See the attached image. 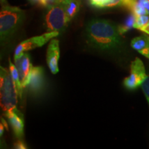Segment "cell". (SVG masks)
Segmentation results:
<instances>
[{"label": "cell", "instance_id": "cell-5", "mask_svg": "<svg viewBox=\"0 0 149 149\" xmlns=\"http://www.w3.org/2000/svg\"><path fill=\"white\" fill-rule=\"evenodd\" d=\"M59 35V32L53 31V32L46 33L40 36L33 37L23 41L17 46L15 51V59H17L18 57H19L20 56L28 51L44 46L48 41L51 40L52 39L58 36Z\"/></svg>", "mask_w": 149, "mask_h": 149}, {"label": "cell", "instance_id": "cell-21", "mask_svg": "<svg viewBox=\"0 0 149 149\" xmlns=\"http://www.w3.org/2000/svg\"><path fill=\"white\" fill-rule=\"evenodd\" d=\"M28 1L32 5L43 6V2H44V0H28Z\"/></svg>", "mask_w": 149, "mask_h": 149}, {"label": "cell", "instance_id": "cell-1", "mask_svg": "<svg viewBox=\"0 0 149 149\" xmlns=\"http://www.w3.org/2000/svg\"><path fill=\"white\" fill-rule=\"evenodd\" d=\"M86 35L89 45L101 51L114 50L122 43L118 26L107 19H95L89 22Z\"/></svg>", "mask_w": 149, "mask_h": 149}, {"label": "cell", "instance_id": "cell-24", "mask_svg": "<svg viewBox=\"0 0 149 149\" xmlns=\"http://www.w3.org/2000/svg\"><path fill=\"white\" fill-rule=\"evenodd\" d=\"M1 3H3V4H7V2H6V0H1Z\"/></svg>", "mask_w": 149, "mask_h": 149}, {"label": "cell", "instance_id": "cell-10", "mask_svg": "<svg viewBox=\"0 0 149 149\" xmlns=\"http://www.w3.org/2000/svg\"><path fill=\"white\" fill-rule=\"evenodd\" d=\"M3 114L8 118L15 136L18 139L22 138L24 136V115L22 113L15 108Z\"/></svg>", "mask_w": 149, "mask_h": 149}, {"label": "cell", "instance_id": "cell-22", "mask_svg": "<svg viewBox=\"0 0 149 149\" xmlns=\"http://www.w3.org/2000/svg\"><path fill=\"white\" fill-rule=\"evenodd\" d=\"M140 31L145 33H146L147 35H149V23L147 24L146 26H144L143 29H141Z\"/></svg>", "mask_w": 149, "mask_h": 149}, {"label": "cell", "instance_id": "cell-6", "mask_svg": "<svg viewBox=\"0 0 149 149\" xmlns=\"http://www.w3.org/2000/svg\"><path fill=\"white\" fill-rule=\"evenodd\" d=\"M146 76L142 61L140 59L136 58L131 63L130 75L125 78L124 84L126 88L129 90H134L141 85L146 79Z\"/></svg>", "mask_w": 149, "mask_h": 149}, {"label": "cell", "instance_id": "cell-11", "mask_svg": "<svg viewBox=\"0 0 149 149\" xmlns=\"http://www.w3.org/2000/svg\"><path fill=\"white\" fill-rule=\"evenodd\" d=\"M124 6L129 9L136 16L149 15V0H124Z\"/></svg>", "mask_w": 149, "mask_h": 149}, {"label": "cell", "instance_id": "cell-23", "mask_svg": "<svg viewBox=\"0 0 149 149\" xmlns=\"http://www.w3.org/2000/svg\"><path fill=\"white\" fill-rule=\"evenodd\" d=\"M56 1H57V3H65L67 1H69V0H56Z\"/></svg>", "mask_w": 149, "mask_h": 149}, {"label": "cell", "instance_id": "cell-16", "mask_svg": "<svg viewBox=\"0 0 149 149\" xmlns=\"http://www.w3.org/2000/svg\"><path fill=\"white\" fill-rule=\"evenodd\" d=\"M149 23V15H142L137 16L134 29H138L140 31L144 26H146Z\"/></svg>", "mask_w": 149, "mask_h": 149}, {"label": "cell", "instance_id": "cell-19", "mask_svg": "<svg viewBox=\"0 0 149 149\" xmlns=\"http://www.w3.org/2000/svg\"><path fill=\"white\" fill-rule=\"evenodd\" d=\"M124 0H111L106 8H113L116 6H124Z\"/></svg>", "mask_w": 149, "mask_h": 149}, {"label": "cell", "instance_id": "cell-12", "mask_svg": "<svg viewBox=\"0 0 149 149\" xmlns=\"http://www.w3.org/2000/svg\"><path fill=\"white\" fill-rule=\"evenodd\" d=\"M142 35L131 41V47L149 59V36Z\"/></svg>", "mask_w": 149, "mask_h": 149}, {"label": "cell", "instance_id": "cell-20", "mask_svg": "<svg viewBox=\"0 0 149 149\" xmlns=\"http://www.w3.org/2000/svg\"><path fill=\"white\" fill-rule=\"evenodd\" d=\"M14 148L17 149H25L27 148V147L26 145V144L23 141L19 139V140L17 141L14 144Z\"/></svg>", "mask_w": 149, "mask_h": 149}, {"label": "cell", "instance_id": "cell-7", "mask_svg": "<svg viewBox=\"0 0 149 149\" xmlns=\"http://www.w3.org/2000/svg\"><path fill=\"white\" fill-rule=\"evenodd\" d=\"M15 65L19 75L20 82L22 88H26L29 84L30 75L33 66L31 62L30 55L28 53H24L22 56L15 59Z\"/></svg>", "mask_w": 149, "mask_h": 149}, {"label": "cell", "instance_id": "cell-15", "mask_svg": "<svg viewBox=\"0 0 149 149\" xmlns=\"http://www.w3.org/2000/svg\"><path fill=\"white\" fill-rule=\"evenodd\" d=\"M136 17H137V16L133 13L131 12V13L127 17V18L126 19L124 23L118 26L119 32H120L121 35H124V33L129 31L132 29H134L136 21Z\"/></svg>", "mask_w": 149, "mask_h": 149}, {"label": "cell", "instance_id": "cell-9", "mask_svg": "<svg viewBox=\"0 0 149 149\" xmlns=\"http://www.w3.org/2000/svg\"><path fill=\"white\" fill-rule=\"evenodd\" d=\"M60 55L59 41L56 39H52L48 44L46 55V62L50 70L53 74H57L59 72V59Z\"/></svg>", "mask_w": 149, "mask_h": 149}, {"label": "cell", "instance_id": "cell-13", "mask_svg": "<svg viewBox=\"0 0 149 149\" xmlns=\"http://www.w3.org/2000/svg\"><path fill=\"white\" fill-rule=\"evenodd\" d=\"M80 5H81V0H69L66 3H64L67 18L69 22L79 12Z\"/></svg>", "mask_w": 149, "mask_h": 149}, {"label": "cell", "instance_id": "cell-14", "mask_svg": "<svg viewBox=\"0 0 149 149\" xmlns=\"http://www.w3.org/2000/svg\"><path fill=\"white\" fill-rule=\"evenodd\" d=\"M9 70H10L14 82L16 85L18 96L21 98L22 96V93H23V88H22L21 82H20L19 72L16 66L15 65V64H13L10 59H9Z\"/></svg>", "mask_w": 149, "mask_h": 149}, {"label": "cell", "instance_id": "cell-4", "mask_svg": "<svg viewBox=\"0 0 149 149\" xmlns=\"http://www.w3.org/2000/svg\"><path fill=\"white\" fill-rule=\"evenodd\" d=\"M69 23L64 3H57L48 8L45 15V26L48 32H63Z\"/></svg>", "mask_w": 149, "mask_h": 149}, {"label": "cell", "instance_id": "cell-3", "mask_svg": "<svg viewBox=\"0 0 149 149\" xmlns=\"http://www.w3.org/2000/svg\"><path fill=\"white\" fill-rule=\"evenodd\" d=\"M0 101L3 113L15 109L17 104V90L10 72L0 67Z\"/></svg>", "mask_w": 149, "mask_h": 149}, {"label": "cell", "instance_id": "cell-2", "mask_svg": "<svg viewBox=\"0 0 149 149\" xmlns=\"http://www.w3.org/2000/svg\"><path fill=\"white\" fill-rule=\"evenodd\" d=\"M25 11L8 3L3 4L0 12V40L1 44L8 41L25 19Z\"/></svg>", "mask_w": 149, "mask_h": 149}, {"label": "cell", "instance_id": "cell-8", "mask_svg": "<svg viewBox=\"0 0 149 149\" xmlns=\"http://www.w3.org/2000/svg\"><path fill=\"white\" fill-rule=\"evenodd\" d=\"M45 86V75L42 67H33L30 75L27 87L35 95L40 94Z\"/></svg>", "mask_w": 149, "mask_h": 149}, {"label": "cell", "instance_id": "cell-18", "mask_svg": "<svg viewBox=\"0 0 149 149\" xmlns=\"http://www.w3.org/2000/svg\"><path fill=\"white\" fill-rule=\"evenodd\" d=\"M141 88L149 104V75H147L146 79L141 84Z\"/></svg>", "mask_w": 149, "mask_h": 149}, {"label": "cell", "instance_id": "cell-17", "mask_svg": "<svg viewBox=\"0 0 149 149\" xmlns=\"http://www.w3.org/2000/svg\"><path fill=\"white\" fill-rule=\"evenodd\" d=\"M111 0H89V2L93 6L98 8H104L107 7Z\"/></svg>", "mask_w": 149, "mask_h": 149}]
</instances>
